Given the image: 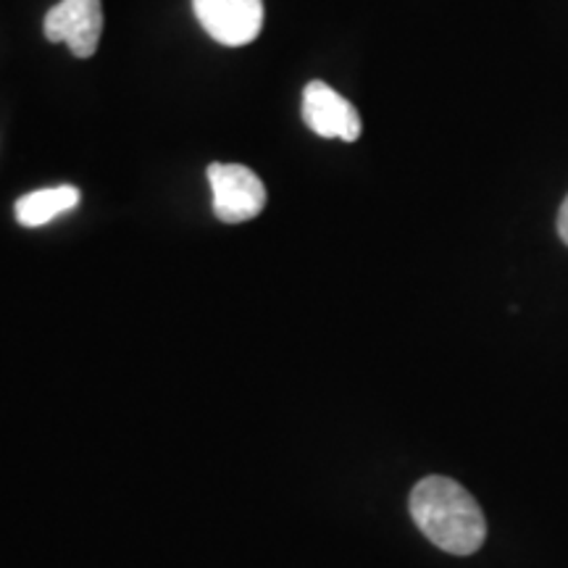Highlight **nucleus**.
Returning <instances> with one entry per match:
<instances>
[{
	"label": "nucleus",
	"instance_id": "nucleus-1",
	"mask_svg": "<svg viewBox=\"0 0 568 568\" xmlns=\"http://www.w3.org/2000/svg\"><path fill=\"white\" fill-rule=\"evenodd\" d=\"M416 527L439 550L471 556L487 539V521L471 493L447 477H426L410 493Z\"/></svg>",
	"mask_w": 568,
	"mask_h": 568
},
{
	"label": "nucleus",
	"instance_id": "nucleus-2",
	"mask_svg": "<svg viewBox=\"0 0 568 568\" xmlns=\"http://www.w3.org/2000/svg\"><path fill=\"white\" fill-rule=\"evenodd\" d=\"M213 213L224 224H245L266 209V184L243 163H211Z\"/></svg>",
	"mask_w": 568,
	"mask_h": 568
},
{
	"label": "nucleus",
	"instance_id": "nucleus-3",
	"mask_svg": "<svg viewBox=\"0 0 568 568\" xmlns=\"http://www.w3.org/2000/svg\"><path fill=\"white\" fill-rule=\"evenodd\" d=\"M42 32L51 42H63L77 59H90L101 45L103 3L101 0H61L45 13Z\"/></svg>",
	"mask_w": 568,
	"mask_h": 568
},
{
	"label": "nucleus",
	"instance_id": "nucleus-4",
	"mask_svg": "<svg viewBox=\"0 0 568 568\" xmlns=\"http://www.w3.org/2000/svg\"><path fill=\"white\" fill-rule=\"evenodd\" d=\"M193 9L203 30L226 48L247 45L264 27L261 0H193Z\"/></svg>",
	"mask_w": 568,
	"mask_h": 568
},
{
	"label": "nucleus",
	"instance_id": "nucleus-5",
	"mask_svg": "<svg viewBox=\"0 0 568 568\" xmlns=\"http://www.w3.org/2000/svg\"><path fill=\"white\" fill-rule=\"evenodd\" d=\"M303 122L311 132L326 140L355 142L361 138V116L355 105L322 80L305 84Z\"/></svg>",
	"mask_w": 568,
	"mask_h": 568
},
{
	"label": "nucleus",
	"instance_id": "nucleus-6",
	"mask_svg": "<svg viewBox=\"0 0 568 568\" xmlns=\"http://www.w3.org/2000/svg\"><path fill=\"white\" fill-rule=\"evenodd\" d=\"M80 201V190L71 187V184H61V187L38 190V193L19 197L13 211H17V222L21 226L34 230V226H45L48 222H53V219L63 216V213L74 211Z\"/></svg>",
	"mask_w": 568,
	"mask_h": 568
},
{
	"label": "nucleus",
	"instance_id": "nucleus-7",
	"mask_svg": "<svg viewBox=\"0 0 568 568\" xmlns=\"http://www.w3.org/2000/svg\"><path fill=\"white\" fill-rule=\"evenodd\" d=\"M558 234L568 245V197L564 201V205H560V213H558Z\"/></svg>",
	"mask_w": 568,
	"mask_h": 568
}]
</instances>
